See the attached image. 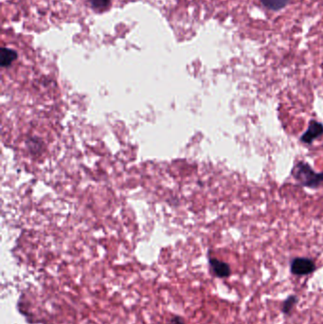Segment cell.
<instances>
[{
    "label": "cell",
    "instance_id": "obj_3",
    "mask_svg": "<svg viewBox=\"0 0 323 324\" xmlns=\"http://www.w3.org/2000/svg\"><path fill=\"white\" fill-rule=\"evenodd\" d=\"M323 135V123L317 120H310L308 128L300 137V141L305 144H311L315 139H319Z\"/></svg>",
    "mask_w": 323,
    "mask_h": 324
},
{
    "label": "cell",
    "instance_id": "obj_6",
    "mask_svg": "<svg viewBox=\"0 0 323 324\" xmlns=\"http://www.w3.org/2000/svg\"><path fill=\"white\" fill-rule=\"evenodd\" d=\"M299 301V298L296 295H290L281 304V312L286 315L289 316L291 315L292 311H293L297 302Z\"/></svg>",
    "mask_w": 323,
    "mask_h": 324
},
{
    "label": "cell",
    "instance_id": "obj_5",
    "mask_svg": "<svg viewBox=\"0 0 323 324\" xmlns=\"http://www.w3.org/2000/svg\"><path fill=\"white\" fill-rule=\"evenodd\" d=\"M0 54H1L0 64L2 68L10 67L13 64V62H15V60L17 59V52L14 49L8 47H2Z\"/></svg>",
    "mask_w": 323,
    "mask_h": 324
},
{
    "label": "cell",
    "instance_id": "obj_4",
    "mask_svg": "<svg viewBox=\"0 0 323 324\" xmlns=\"http://www.w3.org/2000/svg\"><path fill=\"white\" fill-rule=\"evenodd\" d=\"M208 262H209V265H210V268H211L213 274L216 277L221 278V279H226L231 276V269L229 264L220 261L216 258H209Z\"/></svg>",
    "mask_w": 323,
    "mask_h": 324
},
{
    "label": "cell",
    "instance_id": "obj_2",
    "mask_svg": "<svg viewBox=\"0 0 323 324\" xmlns=\"http://www.w3.org/2000/svg\"><path fill=\"white\" fill-rule=\"evenodd\" d=\"M316 269L317 266L315 262L312 259L304 257L295 258L290 265L291 273L296 276H306L312 274Z\"/></svg>",
    "mask_w": 323,
    "mask_h": 324
},
{
    "label": "cell",
    "instance_id": "obj_9",
    "mask_svg": "<svg viewBox=\"0 0 323 324\" xmlns=\"http://www.w3.org/2000/svg\"><path fill=\"white\" fill-rule=\"evenodd\" d=\"M171 324H185L183 320L180 318V317H174L172 319V322H171Z\"/></svg>",
    "mask_w": 323,
    "mask_h": 324
},
{
    "label": "cell",
    "instance_id": "obj_7",
    "mask_svg": "<svg viewBox=\"0 0 323 324\" xmlns=\"http://www.w3.org/2000/svg\"><path fill=\"white\" fill-rule=\"evenodd\" d=\"M290 0H261L264 6L272 11H279L283 9Z\"/></svg>",
    "mask_w": 323,
    "mask_h": 324
},
{
    "label": "cell",
    "instance_id": "obj_1",
    "mask_svg": "<svg viewBox=\"0 0 323 324\" xmlns=\"http://www.w3.org/2000/svg\"><path fill=\"white\" fill-rule=\"evenodd\" d=\"M294 179L303 187L311 189L323 188V173H317L307 162H298L292 169Z\"/></svg>",
    "mask_w": 323,
    "mask_h": 324
},
{
    "label": "cell",
    "instance_id": "obj_8",
    "mask_svg": "<svg viewBox=\"0 0 323 324\" xmlns=\"http://www.w3.org/2000/svg\"><path fill=\"white\" fill-rule=\"evenodd\" d=\"M91 7L99 12L106 10L110 5V0H88Z\"/></svg>",
    "mask_w": 323,
    "mask_h": 324
}]
</instances>
